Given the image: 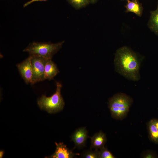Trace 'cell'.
<instances>
[{
    "label": "cell",
    "mask_w": 158,
    "mask_h": 158,
    "mask_svg": "<svg viewBox=\"0 0 158 158\" xmlns=\"http://www.w3.org/2000/svg\"><path fill=\"white\" fill-rule=\"evenodd\" d=\"M127 0V1H128L129 0Z\"/></svg>",
    "instance_id": "obj_22"
},
{
    "label": "cell",
    "mask_w": 158,
    "mask_h": 158,
    "mask_svg": "<svg viewBox=\"0 0 158 158\" xmlns=\"http://www.w3.org/2000/svg\"><path fill=\"white\" fill-rule=\"evenodd\" d=\"M30 56L32 71L31 84L32 85L45 80L44 76L45 66L48 61L51 59L39 56Z\"/></svg>",
    "instance_id": "obj_4"
},
{
    "label": "cell",
    "mask_w": 158,
    "mask_h": 158,
    "mask_svg": "<svg viewBox=\"0 0 158 158\" xmlns=\"http://www.w3.org/2000/svg\"><path fill=\"white\" fill-rule=\"evenodd\" d=\"M63 41L56 43L33 42L29 44L23 51L28 53L30 56L52 59L53 56L61 48Z\"/></svg>",
    "instance_id": "obj_2"
},
{
    "label": "cell",
    "mask_w": 158,
    "mask_h": 158,
    "mask_svg": "<svg viewBox=\"0 0 158 158\" xmlns=\"http://www.w3.org/2000/svg\"><path fill=\"white\" fill-rule=\"evenodd\" d=\"M87 131L85 127L76 130L71 136V139L75 146L78 148L83 147L88 138Z\"/></svg>",
    "instance_id": "obj_7"
},
{
    "label": "cell",
    "mask_w": 158,
    "mask_h": 158,
    "mask_svg": "<svg viewBox=\"0 0 158 158\" xmlns=\"http://www.w3.org/2000/svg\"><path fill=\"white\" fill-rule=\"evenodd\" d=\"M91 139L90 148L95 150L100 149L104 147L107 141L105 134L101 131L95 134Z\"/></svg>",
    "instance_id": "obj_9"
},
{
    "label": "cell",
    "mask_w": 158,
    "mask_h": 158,
    "mask_svg": "<svg viewBox=\"0 0 158 158\" xmlns=\"http://www.w3.org/2000/svg\"><path fill=\"white\" fill-rule=\"evenodd\" d=\"M155 124L158 130V119H154Z\"/></svg>",
    "instance_id": "obj_19"
},
{
    "label": "cell",
    "mask_w": 158,
    "mask_h": 158,
    "mask_svg": "<svg viewBox=\"0 0 158 158\" xmlns=\"http://www.w3.org/2000/svg\"><path fill=\"white\" fill-rule=\"evenodd\" d=\"M99 151L98 150H95L94 151H86L83 154V157L85 158H99Z\"/></svg>",
    "instance_id": "obj_16"
},
{
    "label": "cell",
    "mask_w": 158,
    "mask_h": 158,
    "mask_svg": "<svg viewBox=\"0 0 158 158\" xmlns=\"http://www.w3.org/2000/svg\"><path fill=\"white\" fill-rule=\"evenodd\" d=\"M48 0H31V1H28V2L26 3L25 4L23 5V7H25L29 5L30 4L34 2L35 1H47Z\"/></svg>",
    "instance_id": "obj_18"
},
{
    "label": "cell",
    "mask_w": 158,
    "mask_h": 158,
    "mask_svg": "<svg viewBox=\"0 0 158 158\" xmlns=\"http://www.w3.org/2000/svg\"><path fill=\"white\" fill-rule=\"evenodd\" d=\"M133 102V99L123 93L116 94L110 98L108 102L110 111L126 107H130Z\"/></svg>",
    "instance_id": "obj_5"
},
{
    "label": "cell",
    "mask_w": 158,
    "mask_h": 158,
    "mask_svg": "<svg viewBox=\"0 0 158 158\" xmlns=\"http://www.w3.org/2000/svg\"><path fill=\"white\" fill-rule=\"evenodd\" d=\"M147 128L150 139L153 142L158 143V130L154 119L148 123Z\"/></svg>",
    "instance_id": "obj_13"
},
{
    "label": "cell",
    "mask_w": 158,
    "mask_h": 158,
    "mask_svg": "<svg viewBox=\"0 0 158 158\" xmlns=\"http://www.w3.org/2000/svg\"><path fill=\"white\" fill-rule=\"evenodd\" d=\"M154 155L152 152H147L144 153L142 157L144 158H153L155 157Z\"/></svg>",
    "instance_id": "obj_17"
},
{
    "label": "cell",
    "mask_w": 158,
    "mask_h": 158,
    "mask_svg": "<svg viewBox=\"0 0 158 158\" xmlns=\"http://www.w3.org/2000/svg\"><path fill=\"white\" fill-rule=\"evenodd\" d=\"M69 3L76 9H79L89 4L90 0H67Z\"/></svg>",
    "instance_id": "obj_14"
},
{
    "label": "cell",
    "mask_w": 158,
    "mask_h": 158,
    "mask_svg": "<svg viewBox=\"0 0 158 158\" xmlns=\"http://www.w3.org/2000/svg\"><path fill=\"white\" fill-rule=\"evenodd\" d=\"M56 149L55 152L50 157L53 158H71L75 154L69 150L63 143L55 142Z\"/></svg>",
    "instance_id": "obj_8"
},
{
    "label": "cell",
    "mask_w": 158,
    "mask_h": 158,
    "mask_svg": "<svg viewBox=\"0 0 158 158\" xmlns=\"http://www.w3.org/2000/svg\"><path fill=\"white\" fill-rule=\"evenodd\" d=\"M99 151V158H114L115 157L111 153L104 147L100 149Z\"/></svg>",
    "instance_id": "obj_15"
},
{
    "label": "cell",
    "mask_w": 158,
    "mask_h": 158,
    "mask_svg": "<svg viewBox=\"0 0 158 158\" xmlns=\"http://www.w3.org/2000/svg\"><path fill=\"white\" fill-rule=\"evenodd\" d=\"M148 25L151 31L158 35V3L156 9L150 12Z\"/></svg>",
    "instance_id": "obj_12"
},
{
    "label": "cell",
    "mask_w": 158,
    "mask_h": 158,
    "mask_svg": "<svg viewBox=\"0 0 158 158\" xmlns=\"http://www.w3.org/2000/svg\"><path fill=\"white\" fill-rule=\"evenodd\" d=\"M59 72L55 63L51 59H49L45 66L44 76L45 79L49 80L53 79Z\"/></svg>",
    "instance_id": "obj_10"
},
{
    "label": "cell",
    "mask_w": 158,
    "mask_h": 158,
    "mask_svg": "<svg viewBox=\"0 0 158 158\" xmlns=\"http://www.w3.org/2000/svg\"><path fill=\"white\" fill-rule=\"evenodd\" d=\"M125 7L126 12H132L140 17L142 16L143 8L138 0H129Z\"/></svg>",
    "instance_id": "obj_11"
},
{
    "label": "cell",
    "mask_w": 158,
    "mask_h": 158,
    "mask_svg": "<svg viewBox=\"0 0 158 158\" xmlns=\"http://www.w3.org/2000/svg\"><path fill=\"white\" fill-rule=\"evenodd\" d=\"M56 84V92L51 96L47 97L43 95L37 101V103L41 109L51 113L62 110L65 104L61 92L62 85L58 82Z\"/></svg>",
    "instance_id": "obj_3"
},
{
    "label": "cell",
    "mask_w": 158,
    "mask_h": 158,
    "mask_svg": "<svg viewBox=\"0 0 158 158\" xmlns=\"http://www.w3.org/2000/svg\"><path fill=\"white\" fill-rule=\"evenodd\" d=\"M142 60V58L128 47H122L118 49L115 54V70L126 78L138 81L140 78V69Z\"/></svg>",
    "instance_id": "obj_1"
},
{
    "label": "cell",
    "mask_w": 158,
    "mask_h": 158,
    "mask_svg": "<svg viewBox=\"0 0 158 158\" xmlns=\"http://www.w3.org/2000/svg\"><path fill=\"white\" fill-rule=\"evenodd\" d=\"M4 154V152L3 151H1L0 152V158H2Z\"/></svg>",
    "instance_id": "obj_20"
},
{
    "label": "cell",
    "mask_w": 158,
    "mask_h": 158,
    "mask_svg": "<svg viewBox=\"0 0 158 158\" xmlns=\"http://www.w3.org/2000/svg\"><path fill=\"white\" fill-rule=\"evenodd\" d=\"M22 78L26 84H31L32 75V67L30 56L22 62L16 65Z\"/></svg>",
    "instance_id": "obj_6"
},
{
    "label": "cell",
    "mask_w": 158,
    "mask_h": 158,
    "mask_svg": "<svg viewBox=\"0 0 158 158\" xmlns=\"http://www.w3.org/2000/svg\"><path fill=\"white\" fill-rule=\"evenodd\" d=\"M98 0H90V2L92 4H94L96 3Z\"/></svg>",
    "instance_id": "obj_21"
}]
</instances>
